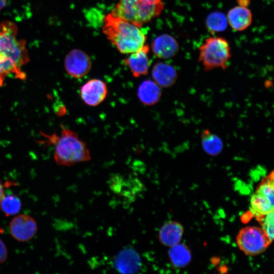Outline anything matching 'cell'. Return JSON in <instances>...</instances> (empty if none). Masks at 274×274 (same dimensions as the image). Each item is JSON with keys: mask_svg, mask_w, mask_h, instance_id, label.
<instances>
[{"mask_svg": "<svg viewBox=\"0 0 274 274\" xmlns=\"http://www.w3.org/2000/svg\"><path fill=\"white\" fill-rule=\"evenodd\" d=\"M238 6L248 7L251 3V0H236Z\"/></svg>", "mask_w": 274, "mask_h": 274, "instance_id": "24", "label": "cell"}, {"mask_svg": "<svg viewBox=\"0 0 274 274\" xmlns=\"http://www.w3.org/2000/svg\"><path fill=\"white\" fill-rule=\"evenodd\" d=\"M5 193L4 192V189L3 187V185L2 183L0 182V201L3 198V197L4 196Z\"/></svg>", "mask_w": 274, "mask_h": 274, "instance_id": "25", "label": "cell"}, {"mask_svg": "<svg viewBox=\"0 0 274 274\" xmlns=\"http://www.w3.org/2000/svg\"><path fill=\"white\" fill-rule=\"evenodd\" d=\"M151 49L156 57L167 59L177 55L179 51L180 46L173 36L164 33L158 36L153 41Z\"/></svg>", "mask_w": 274, "mask_h": 274, "instance_id": "12", "label": "cell"}, {"mask_svg": "<svg viewBox=\"0 0 274 274\" xmlns=\"http://www.w3.org/2000/svg\"><path fill=\"white\" fill-rule=\"evenodd\" d=\"M45 136L55 146L54 158L58 165L69 166L91 159L86 143L79 138L75 132L63 128L59 136L54 133Z\"/></svg>", "mask_w": 274, "mask_h": 274, "instance_id": "3", "label": "cell"}, {"mask_svg": "<svg viewBox=\"0 0 274 274\" xmlns=\"http://www.w3.org/2000/svg\"><path fill=\"white\" fill-rule=\"evenodd\" d=\"M141 261L137 252L131 248L122 250L114 260L115 268L123 273L135 272L140 267Z\"/></svg>", "mask_w": 274, "mask_h": 274, "instance_id": "15", "label": "cell"}, {"mask_svg": "<svg viewBox=\"0 0 274 274\" xmlns=\"http://www.w3.org/2000/svg\"><path fill=\"white\" fill-rule=\"evenodd\" d=\"M169 248L168 258L173 267L183 268L190 263L192 253L187 245L180 243Z\"/></svg>", "mask_w": 274, "mask_h": 274, "instance_id": "19", "label": "cell"}, {"mask_svg": "<svg viewBox=\"0 0 274 274\" xmlns=\"http://www.w3.org/2000/svg\"><path fill=\"white\" fill-rule=\"evenodd\" d=\"M205 23L208 30L212 33L224 31L228 24L226 16L219 11L213 12L209 14Z\"/></svg>", "mask_w": 274, "mask_h": 274, "instance_id": "20", "label": "cell"}, {"mask_svg": "<svg viewBox=\"0 0 274 274\" xmlns=\"http://www.w3.org/2000/svg\"><path fill=\"white\" fill-rule=\"evenodd\" d=\"M200 142L203 151L211 156H218L224 148V143L221 138L207 128L201 133Z\"/></svg>", "mask_w": 274, "mask_h": 274, "instance_id": "18", "label": "cell"}, {"mask_svg": "<svg viewBox=\"0 0 274 274\" xmlns=\"http://www.w3.org/2000/svg\"><path fill=\"white\" fill-rule=\"evenodd\" d=\"M66 72L71 76L81 78L87 74L92 63L89 56L79 49H73L66 55L64 62Z\"/></svg>", "mask_w": 274, "mask_h": 274, "instance_id": "8", "label": "cell"}, {"mask_svg": "<svg viewBox=\"0 0 274 274\" xmlns=\"http://www.w3.org/2000/svg\"><path fill=\"white\" fill-rule=\"evenodd\" d=\"M21 207V200L16 195H5L0 201V210L7 217L18 213Z\"/></svg>", "mask_w": 274, "mask_h": 274, "instance_id": "21", "label": "cell"}, {"mask_svg": "<svg viewBox=\"0 0 274 274\" xmlns=\"http://www.w3.org/2000/svg\"><path fill=\"white\" fill-rule=\"evenodd\" d=\"M152 77L160 87L168 88L176 82L178 72L173 65L165 62H158L153 66Z\"/></svg>", "mask_w": 274, "mask_h": 274, "instance_id": "14", "label": "cell"}, {"mask_svg": "<svg viewBox=\"0 0 274 274\" xmlns=\"http://www.w3.org/2000/svg\"><path fill=\"white\" fill-rule=\"evenodd\" d=\"M7 0H0V11L6 6Z\"/></svg>", "mask_w": 274, "mask_h": 274, "instance_id": "26", "label": "cell"}, {"mask_svg": "<svg viewBox=\"0 0 274 274\" xmlns=\"http://www.w3.org/2000/svg\"><path fill=\"white\" fill-rule=\"evenodd\" d=\"M236 239L239 249L251 256L263 253L272 242L261 227L252 226L242 228Z\"/></svg>", "mask_w": 274, "mask_h": 274, "instance_id": "6", "label": "cell"}, {"mask_svg": "<svg viewBox=\"0 0 274 274\" xmlns=\"http://www.w3.org/2000/svg\"><path fill=\"white\" fill-rule=\"evenodd\" d=\"M104 22L103 33L120 53H131L145 45L147 38L140 27L111 13L105 16Z\"/></svg>", "mask_w": 274, "mask_h": 274, "instance_id": "2", "label": "cell"}, {"mask_svg": "<svg viewBox=\"0 0 274 274\" xmlns=\"http://www.w3.org/2000/svg\"><path fill=\"white\" fill-rule=\"evenodd\" d=\"M273 211H272L257 219L261 227L272 242L273 239Z\"/></svg>", "mask_w": 274, "mask_h": 274, "instance_id": "22", "label": "cell"}, {"mask_svg": "<svg viewBox=\"0 0 274 274\" xmlns=\"http://www.w3.org/2000/svg\"><path fill=\"white\" fill-rule=\"evenodd\" d=\"M226 17L232 29L238 31L246 29L252 22V14L248 7L235 6L228 11Z\"/></svg>", "mask_w": 274, "mask_h": 274, "instance_id": "16", "label": "cell"}, {"mask_svg": "<svg viewBox=\"0 0 274 274\" xmlns=\"http://www.w3.org/2000/svg\"><path fill=\"white\" fill-rule=\"evenodd\" d=\"M149 47L144 45L139 50L131 53L124 60V63L136 78L146 75L148 73L151 62L148 56Z\"/></svg>", "mask_w": 274, "mask_h": 274, "instance_id": "11", "label": "cell"}, {"mask_svg": "<svg viewBox=\"0 0 274 274\" xmlns=\"http://www.w3.org/2000/svg\"><path fill=\"white\" fill-rule=\"evenodd\" d=\"M8 257L7 247L0 237V264L4 263Z\"/></svg>", "mask_w": 274, "mask_h": 274, "instance_id": "23", "label": "cell"}, {"mask_svg": "<svg viewBox=\"0 0 274 274\" xmlns=\"http://www.w3.org/2000/svg\"><path fill=\"white\" fill-rule=\"evenodd\" d=\"M138 96L140 101L147 106L157 103L161 96L160 86L154 81L147 80L143 81L138 89Z\"/></svg>", "mask_w": 274, "mask_h": 274, "instance_id": "17", "label": "cell"}, {"mask_svg": "<svg viewBox=\"0 0 274 274\" xmlns=\"http://www.w3.org/2000/svg\"><path fill=\"white\" fill-rule=\"evenodd\" d=\"M183 233L182 224L177 221H169L160 228L158 239L162 245L169 248L180 243Z\"/></svg>", "mask_w": 274, "mask_h": 274, "instance_id": "13", "label": "cell"}, {"mask_svg": "<svg viewBox=\"0 0 274 274\" xmlns=\"http://www.w3.org/2000/svg\"><path fill=\"white\" fill-rule=\"evenodd\" d=\"M18 28L15 23L5 20L0 23V79L9 75L24 80L26 74L21 67L29 61L26 42L17 38Z\"/></svg>", "mask_w": 274, "mask_h": 274, "instance_id": "1", "label": "cell"}, {"mask_svg": "<svg viewBox=\"0 0 274 274\" xmlns=\"http://www.w3.org/2000/svg\"><path fill=\"white\" fill-rule=\"evenodd\" d=\"M108 94L107 86L103 81L93 79L85 83L80 89L83 101L90 106H96L102 102Z\"/></svg>", "mask_w": 274, "mask_h": 274, "instance_id": "10", "label": "cell"}, {"mask_svg": "<svg viewBox=\"0 0 274 274\" xmlns=\"http://www.w3.org/2000/svg\"><path fill=\"white\" fill-rule=\"evenodd\" d=\"M9 229L12 236L16 240L25 242L32 239L38 230L35 220L28 215L16 216L10 223Z\"/></svg>", "mask_w": 274, "mask_h": 274, "instance_id": "9", "label": "cell"}, {"mask_svg": "<svg viewBox=\"0 0 274 274\" xmlns=\"http://www.w3.org/2000/svg\"><path fill=\"white\" fill-rule=\"evenodd\" d=\"M198 62L205 71L215 68L226 70L231 57V50L227 40L222 37L208 38L198 48Z\"/></svg>", "mask_w": 274, "mask_h": 274, "instance_id": "5", "label": "cell"}, {"mask_svg": "<svg viewBox=\"0 0 274 274\" xmlns=\"http://www.w3.org/2000/svg\"><path fill=\"white\" fill-rule=\"evenodd\" d=\"M273 171L263 179L251 198V208L257 219L272 211L274 206Z\"/></svg>", "mask_w": 274, "mask_h": 274, "instance_id": "7", "label": "cell"}, {"mask_svg": "<svg viewBox=\"0 0 274 274\" xmlns=\"http://www.w3.org/2000/svg\"><path fill=\"white\" fill-rule=\"evenodd\" d=\"M164 8L162 0H118L111 13L141 27L159 17Z\"/></svg>", "mask_w": 274, "mask_h": 274, "instance_id": "4", "label": "cell"}]
</instances>
